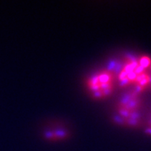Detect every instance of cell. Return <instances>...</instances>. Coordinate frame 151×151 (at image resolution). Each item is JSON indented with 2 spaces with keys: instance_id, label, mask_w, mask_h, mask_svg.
Listing matches in <instances>:
<instances>
[{
  "instance_id": "2",
  "label": "cell",
  "mask_w": 151,
  "mask_h": 151,
  "mask_svg": "<svg viewBox=\"0 0 151 151\" xmlns=\"http://www.w3.org/2000/svg\"><path fill=\"white\" fill-rule=\"evenodd\" d=\"M137 61L139 65L144 70H146L147 69L150 68L151 65V58L147 55L140 56Z\"/></svg>"
},
{
  "instance_id": "1",
  "label": "cell",
  "mask_w": 151,
  "mask_h": 151,
  "mask_svg": "<svg viewBox=\"0 0 151 151\" xmlns=\"http://www.w3.org/2000/svg\"><path fill=\"white\" fill-rule=\"evenodd\" d=\"M116 79V76L111 70L102 69L87 79L86 89L89 91L92 99H104L113 93Z\"/></svg>"
}]
</instances>
